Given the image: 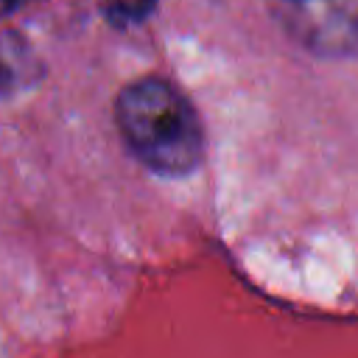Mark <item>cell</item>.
<instances>
[{
  "mask_svg": "<svg viewBox=\"0 0 358 358\" xmlns=\"http://www.w3.org/2000/svg\"><path fill=\"white\" fill-rule=\"evenodd\" d=\"M115 126L137 162L159 176H187L204 162L207 134L193 101L162 76H137L115 98Z\"/></svg>",
  "mask_w": 358,
  "mask_h": 358,
  "instance_id": "1",
  "label": "cell"
},
{
  "mask_svg": "<svg viewBox=\"0 0 358 358\" xmlns=\"http://www.w3.org/2000/svg\"><path fill=\"white\" fill-rule=\"evenodd\" d=\"M48 67L36 45L17 28L0 31V101H14L42 84Z\"/></svg>",
  "mask_w": 358,
  "mask_h": 358,
  "instance_id": "2",
  "label": "cell"
},
{
  "mask_svg": "<svg viewBox=\"0 0 358 358\" xmlns=\"http://www.w3.org/2000/svg\"><path fill=\"white\" fill-rule=\"evenodd\" d=\"M103 14H106L109 25L126 28V25H137V22H143L148 14H154V6H151V3H140V6H134V3H117V6L103 8Z\"/></svg>",
  "mask_w": 358,
  "mask_h": 358,
  "instance_id": "3",
  "label": "cell"
}]
</instances>
